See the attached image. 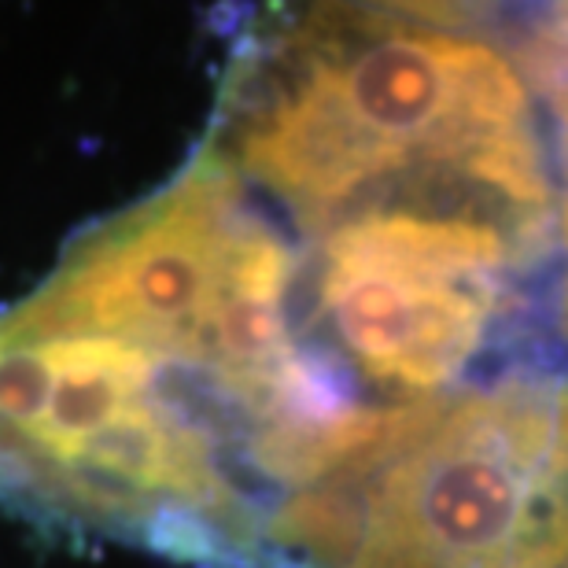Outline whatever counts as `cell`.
I'll use <instances>...</instances> for the list:
<instances>
[{"label":"cell","mask_w":568,"mask_h":568,"mask_svg":"<svg viewBox=\"0 0 568 568\" xmlns=\"http://www.w3.org/2000/svg\"><path fill=\"white\" fill-rule=\"evenodd\" d=\"M263 554L292 568H568V369L458 403L344 495L295 498Z\"/></svg>","instance_id":"obj_1"},{"label":"cell","mask_w":568,"mask_h":568,"mask_svg":"<svg viewBox=\"0 0 568 568\" xmlns=\"http://www.w3.org/2000/svg\"><path fill=\"white\" fill-rule=\"evenodd\" d=\"M230 203L233 166L207 141L163 192L89 233L0 325V344L89 336L185 351L219 277Z\"/></svg>","instance_id":"obj_2"},{"label":"cell","mask_w":568,"mask_h":568,"mask_svg":"<svg viewBox=\"0 0 568 568\" xmlns=\"http://www.w3.org/2000/svg\"><path fill=\"white\" fill-rule=\"evenodd\" d=\"M528 55L550 97L561 148V244H565V325H568V4L525 19Z\"/></svg>","instance_id":"obj_3"}]
</instances>
